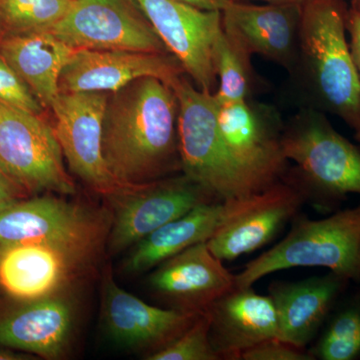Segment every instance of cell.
Returning <instances> with one entry per match:
<instances>
[{
  "mask_svg": "<svg viewBox=\"0 0 360 360\" xmlns=\"http://www.w3.org/2000/svg\"><path fill=\"white\" fill-rule=\"evenodd\" d=\"M231 1L248 2L255 1V0H231ZM257 1H264L267 4H300V6H303L307 0H257Z\"/></svg>",
  "mask_w": 360,
  "mask_h": 360,
  "instance_id": "obj_34",
  "label": "cell"
},
{
  "mask_svg": "<svg viewBox=\"0 0 360 360\" xmlns=\"http://www.w3.org/2000/svg\"><path fill=\"white\" fill-rule=\"evenodd\" d=\"M243 198L205 203L163 225L132 246L124 269L131 274L146 271L191 246L206 243L238 210Z\"/></svg>",
  "mask_w": 360,
  "mask_h": 360,
  "instance_id": "obj_22",
  "label": "cell"
},
{
  "mask_svg": "<svg viewBox=\"0 0 360 360\" xmlns=\"http://www.w3.org/2000/svg\"><path fill=\"white\" fill-rule=\"evenodd\" d=\"M217 120L225 148L253 193L284 179L288 172L281 143L284 124L276 111L245 99L219 104Z\"/></svg>",
  "mask_w": 360,
  "mask_h": 360,
  "instance_id": "obj_8",
  "label": "cell"
},
{
  "mask_svg": "<svg viewBox=\"0 0 360 360\" xmlns=\"http://www.w3.org/2000/svg\"><path fill=\"white\" fill-rule=\"evenodd\" d=\"M103 213L53 196L18 200L0 212V248L40 243L87 262L110 232Z\"/></svg>",
  "mask_w": 360,
  "mask_h": 360,
  "instance_id": "obj_6",
  "label": "cell"
},
{
  "mask_svg": "<svg viewBox=\"0 0 360 360\" xmlns=\"http://www.w3.org/2000/svg\"><path fill=\"white\" fill-rule=\"evenodd\" d=\"M0 167L30 193L71 195L77 191L53 127L41 115L1 103Z\"/></svg>",
  "mask_w": 360,
  "mask_h": 360,
  "instance_id": "obj_7",
  "label": "cell"
},
{
  "mask_svg": "<svg viewBox=\"0 0 360 360\" xmlns=\"http://www.w3.org/2000/svg\"><path fill=\"white\" fill-rule=\"evenodd\" d=\"M108 92L59 94L51 110L53 129L70 169L97 193L115 195L129 187L118 184L103 156V122Z\"/></svg>",
  "mask_w": 360,
  "mask_h": 360,
  "instance_id": "obj_11",
  "label": "cell"
},
{
  "mask_svg": "<svg viewBox=\"0 0 360 360\" xmlns=\"http://www.w3.org/2000/svg\"><path fill=\"white\" fill-rule=\"evenodd\" d=\"M222 262L207 243H200L155 266L148 284L172 309L203 314L215 300L236 288V276Z\"/></svg>",
  "mask_w": 360,
  "mask_h": 360,
  "instance_id": "obj_18",
  "label": "cell"
},
{
  "mask_svg": "<svg viewBox=\"0 0 360 360\" xmlns=\"http://www.w3.org/2000/svg\"><path fill=\"white\" fill-rule=\"evenodd\" d=\"M329 316L309 354L319 360L360 359V291Z\"/></svg>",
  "mask_w": 360,
  "mask_h": 360,
  "instance_id": "obj_24",
  "label": "cell"
},
{
  "mask_svg": "<svg viewBox=\"0 0 360 360\" xmlns=\"http://www.w3.org/2000/svg\"><path fill=\"white\" fill-rule=\"evenodd\" d=\"M86 264L68 251L40 243L0 248V291L16 302L68 290Z\"/></svg>",
  "mask_w": 360,
  "mask_h": 360,
  "instance_id": "obj_20",
  "label": "cell"
},
{
  "mask_svg": "<svg viewBox=\"0 0 360 360\" xmlns=\"http://www.w3.org/2000/svg\"><path fill=\"white\" fill-rule=\"evenodd\" d=\"M49 32L75 51L170 53L134 0H75Z\"/></svg>",
  "mask_w": 360,
  "mask_h": 360,
  "instance_id": "obj_9",
  "label": "cell"
},
{
  "mask_svg": "<svg viewBox=\"0 0 360 360\" xmlns=\"http://www.w3.org/2000/svg\"><path fill=\"white\" fill-rule=\"evenodd\" d=\"M215 72L219 87L214 97L219 105L248 99L251 87L250 58L229 41L224 30L219 33L213 51Z\"/></svg>",
  "mask_w": 360,
  "mask_h": 360,
  "instance_id": "obj_26",
  "label": "cell"
},
{
  "mask_svg": "<svg viewBox=\"0 0 360 360\" xmlns=\"http://www.w3.org/2000/svg\"><path fill=\"white\" fill-rule=\"evenodd\" d=\"M172 86L179 105L177 131L184 174L220 201L255 193L225 148L214 94L198 89L182 75Z\"/></svg>",
  "mask_w": 360,
  "mask_h": 360,
  "instance_id": "obj_5",
  "label": "cell"
},
{
  "mask_svg": "<svg viewBox=\"0 0 360 360\" xmlns=\"http://www.w3.org/2000/svg\"><path fill=\"white\" fill-rule=\"evenodd\" d=\"M22 191L0 167V212L20 200Z\"/></svg>",
  "mask_w": 360,
  "mask_h": 360,
  "instance_id": "obj_31",
  "label": "cell"
},
{
  "mask_svg": "<svg viewBox=\"0 0 360 360\" xmlns=\"http://www.w3.org/2000/svg\"><path fill=\"white\" fill-rule=\"evenodd\" d=\"M33 359L32 357H28L25 352H18V350L11 349L4 347H0V360H27Z\"/></svg>",
  "mask_w": 360,
  "mask_h": 360,
  "instance_id": "obj_33",
  "label": "cell"
},
{
  "mask_svg": "<svg viewBox=\"0 0 360 360\" xmlns=\"http://www.w3.org/2000/svg\"><path fill=\"white\" fill-rule=\"evenodd\" d=\"M134 1L195 86L214 94L213 51L222 30L221 11H200L177 0Z\"/></svg>",
  "mask_w": 360,
  "mask_h": 360,
  "instance_id": "obj_13",
  "label": "cell"
},
{
  "mask_svg": "<svg viewBox=\"0 0 360 360\" xmlns=\"http://www.w3.org/2000/svg\"><path fill=\"white\" fill-rule=\"evenodd\" d=\"M210 338L220 359H240L245 350L270 338H278L276 307L269 295L250 288L225 293L206 310Z\"/></svg>",
  "mask_w": 360,
  "mask_h": 360,
  "instance_id": "obj_19",
  "label": "cell"
},
{
  "mask_svg": "<svg viewBox=\"0 0 360 360\" xmlns=\"http://www.w3.org/2000/svg\"><path fill=\"white\" fill-rule=\"evenodd\" d=\"M179 111L174 89L160 78H139L110 92L101 148L118 184L139 186L181 170Z\"/></svg>",
  "mask_w": 360,
  "mask_h": 360,
  "instance_id": "obj_1",
  "label": "cell"
},
{
  "mask_svg": "<svg viewBox=\"0 0 360 360\" xmlns=\"http://www.w3.org/2000/svg\"><path fill=\"white\" fill-rule=\"evenodd\" d=\"M110 198L115 205L108 232L112 253L131 248L196 206L220 201L186 174L129 187Z\"/></svg>",
  "mask_w": 360,
  "mask_h": 360,
  "instance_id": "obj_10",
  "label": "cell"
},
{
  "mask_svg": "<svg viewBox=\"0 0 360 360\" xmlns=\"http://www.w3.org/2000/svg\"><path fill=\"white\" fill-rule=\"evenodd\" d=\"M349 279L329 271L300 281H274L269 295L276 307L281 340L304 349L319 335Z\"/></svg>",
  "mask_w": 360,
  "mask_h": 360,
  "instance_id": "obj_21",
  "label": "cell"
},
{
  "mask_svg": "<svg viewBox=\"0 0 360 360\" xmlns=\"http://www.w3.org/2000/svg\"><path fill=\"white\" fill-rule=\"evenodd\" d=\"M75 0H0V30L6 35L49 32Z\"/></svg>",
  "mask_w": 360,
  "mask_h": 360,
  "instance_id": "obj_25",
  "label": "cell"
},
{
  "mask_svg": "<svg viewBox=\"0 0 360 360\" xmlns=\"http://www.w3.org/2000/svg\"><path fill=\"white\" fill-rule=\"evenodd\" d=\"M295 267H324L360 281V203L323 219L296 215L281 243L236 274V288H250L270 274Z\"/></svg>",
  "mask_w": 360,
  "mask_h": 360,
  "instance_id": "obj_4",
  "label": "cell"
},
{
  "mask_svg": "<svg viewBox=\"0 0 360 360\" xmlns=\"http://www.w3.org/2000/svg\"><path fill=\"white\" fill-rule=\"evenodd\" d=\"M345 0H307L302 6L300 49L290 73L304 108L340 117L360 130V84L347 40Z\"/></svg>",
  "mask_w": 360,
  "mask_h": 360,
  "instance_id": "obj_2",
  "label": "cell"
},
{
  "mask_svg": "<svg viewBox=\"0 0 360 360\" xmlns=\"http://www.w3.org/2000/svg\"><path fill=\"white\" fill-rule=\"evenodd\" d=\"M186 73L172 53L77 49L59 77V94L115 92L142 77L172 85Z\"/></svg>",
  "mask_w": 360,
  "mask_h": 360,
  "instance_id": "obj_17",
  "label": "cell"
},
{
  "mask_svg": "<svg viewBox=\"0 0 360 360\" xmlns=\"http://www.w3.org/2000/svg\"><path fill=\"white\" fill-rule=\"evenodd\" d=\"M200 314L153 307L118 286L110 271L103 277L101 317L106 335L117 347L151 354L184 333Z\"/></svg>",
  "mask_w": 360,
  "mask_h": 360,
  "instance_id": "obj_16",
  "label": "cell"
},
{
  "mask_svg": "<svg viewBox=\"0 0 360 360\" xmlns=\"http://www.w3.org/2000/svg\"><path fill=\"white\" fill-rule=\"evenodd\" d=\"M350 8L360 13V0H352V7Z\"/></svg>",
  "mask_w": 360,
  "mask_h": 360,
  "instance_id": "obj_35",
  "label": "cell"
},
{
  "mask_svg": "<svg viewBox=\"0 0 360 360\" xmlns=\"http://www.w3.org/2000/svg\"><path fill=\"white\" fill-rule=\"evenodd\" d=\"M70 291L16 302L0 314V347L45 359L70 350L77 323V303Z\"/></svg>",
  "mask_w": 360,
  "mask_h": 360,
  "instance_id": "obj_15",
  "label": "cell"
},
{
  "mask_svg": "<svg viewBox=\"0 0 360 360\" xmlns=\"http://www.w3.org/2000/svg\"><path fill=\"white\" fill-rule=\"evenodd\" d=\"M0 103L41 115L44 106L0 54Z\"/></svg>",
  "mask_w": 360,
  "mask_h": 360,
  "instance_id": "obj_28",
  "label": "cell"
},
{
  "mask_svg": "<svg viewBox=\"0 0 360 360\" xmlns=\"http://www.w3.org/2000/svg\"><path fill=\"white\" fill-rule=\"evenodd\" d=\"M148 360H219L210 338V319L205 312L165 347L148 354Z\"/></svg>",
  "mask_w": 360,
  "mask_h": 360,
  "instance_id": "obj_27",
  "label": "cell"
},
{
  "mask_svg": "<svg viewBox=\"0 0 360 360\" xmlns=\"http://www.w3.org/2000/svg\"><path fill=\"white\" fill-rule=\"evenodd\" d=\"M302 6L231 1L221 11L222 30L238 51L264 56L292 72L300 49Z\"/></svg>",
  "mask_w": 360,
  "mask_h": 360,
  "instance_id": "obj_14",
  "label": "cell"
},
{
  "mask_svg": "<svg viewBox=\"0 0 360 360\" xmlns=\"http://www.w3.org/2000/svg\"><path fill=\"white\" fill-rule=\"evenodd\" d=\"M307 194L290 174L260 193L243 198L240 206L206 241L224 262L264 248L298 214Z\"/></svg>",
  "mask_w": 360,
  "mask_h": 360,
  "instance_id": "obj_12",
  "label": "cell"
},
{
  "mask_svg": "<svg viewBox=\"0 0 360 360\" xmlns=\"http://www.w3.org/2000/svg\"><path fill=\"white\" fill-rule=\"evenodd\" d=\"M75 51L51 32L8 35L0 42V54L47 108L59 94L61 71Z\"/></svg>",
  "mask_w": 360,
  "mask_h": 360,
  "instance_id": "obj_23",
  "label": "cell"
},
{
  "mask_svg": "<svg viewBox=\"0 0 360 360\" xmlns=\"http://www.w3.org/2000/svg\"><path fill=\"white\" fill-rule=\"evenodd\" d=\"M355 139H356L357 142H359L360 148V130L359 131L355 132Z\"/></svg>",
  "mask_w": 360,
  "mask_h": 360,
  "instance_id": "obj_36",
  "label": "cell"
},
{
  "mask_svg": "<svg viewBox=\"0 0 360 360\" xmlns=\"http://www.w3.org/2000/svg\"><path fill=\"white\" fill-rule=\"evenodd\" d=\"M347 28L350 37V51L360 84V13L352 8L348 11Z\"/></svg>",
  "mask_w": 360,
  "mask_h": 360,
  "instance_id": "obj_30",
  "label": "cell"
},
{
  "mask_svg": "<svg viewBox=\"0 0 360 360\" xmlns=\"http://www.w3.org/2000/svg\"><path fill=\"white\" fill-rule=\"evenodd\" d=\"M186 6L205 11H222L231 0H177Z\"/></svg>",
  "mask_w": 360,
  "mask_h": 360,
  "instance_id": "obj_32",
  "label": "cell"
},
{
  "mask_svg": "<svg viewBox=\"0 0 360 360\" xmlns=\"http://www.w3.org/2000/svg\"><path fill=\"white\" fill-rule=\"evenodd\" d=\"M283 150L296 167L288 172L310 200L335 207L360 194V148L338 134L326 113L303 108L284 124Z\"/></svg>",
  "mask_w": 360,
  "mask_h": 360,
  "instance_id": "obj_3",
  "label": "cell"
},
{
  "mask_svg": "<svg viewBox=\"0 0 360 360\" xmlns=\"http://www.w3.org/2000/svg\"><path fill=\"white\" fill-rule=\"evenodd\" d=\"M241 359L314 360L309 352H304V349L293 347L279 338H270L258 343L250 349L245 350L241 355Z\"/></svg>",
  "mask_w": 360,
  "mask_h": 360,
  "instance_id": "obj_29",
  "label": "cell"
}]
</instances>
